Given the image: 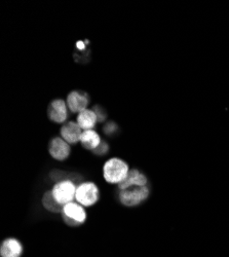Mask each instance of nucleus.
Returning a JSON list of instances; mask_svg holds the SVG:
<instances>
[{
  "label": "nucleus",
  "mask_w": 229,
  "mask_h": 257,
  "mask_svg": "<svg viewBox=\"0 0 229 257\" xmlns=\"http://www.w3.org/2000/svg\"><path fill=\"white\" fill-rule=\"evenodd\" d=\"M115 128H116V124H114L113 122H109L105 126V128H104V132H105L108 135H110V134H112V132L115 130Z\"/></svg>",
  "instance_id": "dca6fc26"
},
{
  "label": "nucleus",
  "mask_w": 229,
  "mask_h": 257,
  "mask_svg": "<svg viewBox=\"0 0 229 257\" xmlns=\"http://www.w3.org/2000/svg\"><path fill=\"white\" fill-rule=\"evenodd\" d=\"M147 184V177L143 173H141L137 169L130 170L128 176L123 181H121L118 184V187L120 190L128 189L135 186H146Z\"/></svg>",
  "instance_id": "9d476101"
},
{
  "label": "nucleus",
  "mask_w": 229,
  "mask_h": 257,
  "mask_svg": "<svg viewBox=\"0 0 229 257\" xmlns=\"http://www.w3.org/2000/svg\"><path fill=\"white\" fill-rule=\"evenodd\" d=\"M75 200L83 207H91L99 201V188L93 182L81 183L77 189Z\"/></svg>",
  "instance_id": "7ed1b4c3"
},
{
  "label": "nucleus",
  "mask_w": 229,
  "mask_h": 257,
  "mask_svg": "<svg viewBox=\"0 0 229 257\" xmlns=\"http://www.w3.org/2000/svg\"><path fill=\"white\" fill-rule=\"evenodd\" d=\"M63 215L72 219L79 225L87 220V212L83 209V206L78 204L77 202H71L64 206Z\"/></svg>",
  "instance_id": "6e6552de"
},
{
  "label": "nucleus",
  "mask_w": 229,
  "mask_h": 257,
  "mask_svg": "<svg viewBox=\"0 0 229 257\" xmlns=\"http://www.w3.org/2000/svg\"><path fill=\"white\" fill-rule=\"evenodd\" d=\"M22 254L23 245L17 239H7L0 246V256L2 257H21Z\"/></svg>",
  "instance_id": "9b49d317"
},
{
  "label": "nucleus",
  "mask_w": 229,
  "mask_h": 257,
  "mask_svg": "<svg viewBox=\"0 0 229 257\" xmlns=\"http://www.w3.org/2000/svg\"><path fill=\"white\" fill-rule=\"evenodd\" d=\"M89 104V97L86 93L73 91L67 97V106L69 110L74 113H80L87 109Z\"/></svg>",
  "instance_id": "0eeeda50"
},
{
  "label": "nucleus",
  "mask_w": 229,
  "mask_h": 257,
  "mask_svg": "<svg viewBox=\"0 0 229 257\" xmlns=\"http://www.w3.org/2000/svg\"><path fill=\"white\" fill-rule=\"evenodd\" d=\"M43 204L44 207L48 210L51 211L53 213H60V212H63L64 206L61 205L54 197L53 192L52 191H48L45 194L44 198H43Z\"/></svg>",
  "instance_id": "4468645a"
},
{
  "label": "nucleus",
  "mask_w": 229,
  "mask_h": 257,
  "mask_svg": "<svg viewBox=\"0 0 229 257\" xmlns=\"http://www.w3.org/2000/svg\"><path fill=\"white\" fill-rule=\"evenodd\" d=\"M149 197V188L146 186H135L119 192V201L127 207H134L144 202Z\"/></svg>",
  "instance_id": "f03ea898"
},
{
  "label": "nucleus",
  "mask_w": 229,
  "mask_h": 257,
  "mask_svg": "<svg viewBox=\"0 0 229 257\" xmlns=\"http://www.w3.org/2000/svg\"><path fill=\"white\" fill-rule=\"evenodd\" d=\"M67 103L63 100L58 99L54 100L48 108V114L51 120L61 123L64 122L67 119L68 109H67Z\"/></svg>",
  "instance_id": "423d86ee"
},
{
  "label": "nucleus",
  "mask_w": 229,
  "mask_h": 257,
  "mask_svg": "<svg viewBox=\"0 0 229 257\" xmlns=\"http://www.w3.org/2000/svg\"><path fill=\"white\" fill-rule=\"evenodd\" d=\"M81 145L88 151H95V149L101 144V138L99 134L94 130H86L82 132L80 138Z\"/></svg>",
  "instance_id": "ddd939ff"
},
{
  "label": "nucleus",
  "mask_w": 229,
  "mask_h": 257,
  "mask_svg": "<svg viewBox=\"0 0 229 257\" xmlns=\"http://www.w3.org/2000/svg\"><path fill=\"white\" fill-rule=\"evenodd\" d=\"M107 152H108V145H107L106 142H101V144L94 151V153L96 155H99V156L106 154Z\"/></svg>",
  "instance_id": "2eb2a0df"
},
{
  "label": "nucleus",
  "mask_w": 229,
  "mask_h": 257,
  "mask_svg": "<svg viewBox=\"0 0 229 257\" xmlns=\"http://www.w3.org/2000/svg\"><path fill=\"white\" fill-rule=\"evenodd\" d=\"M82 132V128L77 122L69 121L62 126L61 137L69 144H76L80 141Z\"/></svg>",
  "instance_id": "1a4fd4ad"
},
{
  "label": "nucleus",
  "mask_w": 229,
  "mask_h": 257,
  "mask_svg": "<svg viewBox=\"0 0 229 257\" xmlns=\"http://www.w3.org/2000/svg\"><path fill=\"white\" fill-rule=\"evenodd\" d=\"M95 112L97 114L98 120H103L104 118H105V114L103 113V111H102V109L100 108V107H95Z\"/></svg>",
  "instance_id": "f3484780"
},
{
  "label": "nucleus",
  "mask_w": 229,
  "mask_h": 257,
  "mask_svg": "<svg viewBox=\"0 0 229 257\" xmlns=\"http://www.w3.org/2000/svg\"><path fill=\"white\" fill-rule=\"evenodd\" d=\"M129 172L130 168L128 164L117 158L108 160L103 167L104 179L111 184H119L126 179Z\"/></svg>",
  "instance_id": "f257e3e1"
},
{
  "label": "nucleus",
  "mask_w": 229,
  "mask_h": 257,
  "mask_svg": "<svg viewBox=\"0 0 229 257\" xmlns=\"http://www.w3.org/2000/svg\"><path fill=\"white\" fill-rule=\"evenodd\" d=\"M49 152L52 158L57 161H65L70 156V145L64 139L54 138L49 145Z\"/></svg>",
  "instance_id": "39448f33"
},
{
  "label": "nucleus",
  "mask_w": 229,
  "mask_h": 257,
  "mask_svg": "<svg viewBox=\"0 0 229 257\" xmlns=\"http://www.w3.org/2000/svg\"><path fill=\"white\" fill-rule=\"evenodd\" d=\"M97 121H98V117L96 112L94 110L86 109L82 112L78 113L76 122L79 124V126L83 131H86V130H93Z\"/></svg>",
  "instance_id": "f8f14e48"
},
{
  "label": "nucleus",
  "mask_w": 229,
  "mask_h": 257,
  "mask_svg": "<svg viewBox=\"0 0 229 257\" xmlns=\"http://www.w3.org/2000/svg\"><path fill=\"white\" fill-rule=\"evenodd\" d=\"M77 187L71 180H62L54 185L52 192L55 199L61 204L65 206L68 203L73 202L76 195Z\"/></svg>",
  "instance_id": "20e7f679"
}]
</instances>
